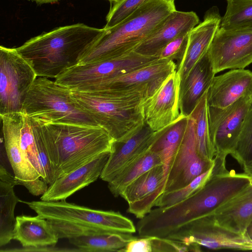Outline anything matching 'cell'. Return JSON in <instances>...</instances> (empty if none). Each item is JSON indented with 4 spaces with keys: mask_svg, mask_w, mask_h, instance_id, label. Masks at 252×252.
Wrapping results in <instances>:
<instances>
[{
    "mask_svg": "<svg viewBox=\"0 0 252 252\" xmlns=\"http://www.w3.org/2000/svg\"><path fill=\"white\" fill-rule=\"evenodd\" d=\"M151 237L152 252L201 251V246L196 244L188 245L181 241L167 238Z\"/></svg>",
    "mask_w": 252,
    "mask_h": 252,
    "instance_id": "cell-37",
    "label": "cell"
},
{
    "mask_svg": "<svg viewBox=\"0 0 252 252\" xmlns=\"http://www.w3.org/2000/svg\"><path fill=\"white\" fill-rule=\"evenodd\" d=\"M110 153H105L92 161L57 179L49 185L40 200L46 201L65 200L66 198L100 177Z\"/></svg>",
    "mask_w": 252,
    "mask_h": 252,
    "instance_id": "cell-20",
    "label": "cell"
},
{
    "mask_svg": "<svg viewBox=\"0 0 252 252\" xmlns=\"http://www.w3.org/2000/svg\"><path fill=\"white\" fill-rule=\"evenodd\" d=\"M215 74L207 52L180 83L179 104L181 114L189 116L191 114L209 88Z\"/></svg>",
    "mask_w": 252,
    "mask_h": 252,
    "instance_id": "cell-23",
    "label": "cell"
},
{
    "mask_svg": "<svg viewBox=\"0 0 252 252\" xmlns=\"http://www.w3.org/2000/svg\"><path fill=\"white\" fill-rule=\"evenodd\" d=\"M109 0L111 2H117V1H119L122 0Z\"/></svg>",
    "mask_w": 252,
    "mask_h": 252,
    "instance_id": "cell-42",
    "label": "cell"
},
{
    "mask_svg": "<svg viewBox=\"0 0 252 252\" xmlns=\"http://www.w3.org/2000/svg\"><path fill=\"white\" fill-rule=\"evenodd\" d=\"M244 172L252 178V161L246 164L243 168Z\"/></svg>",
    "mask_w": 252,
    "mask_h": 252,
    "instance_id": "cell-39",
    "label": "cell"
},
{
    "mask_svg": "<svg viewBox=\"0 0 252 252\" xmlns=\"http://www.w3.org/2000/svg\"><path fill=\"white\" fill-rule=\"evenodd\" d=\"M252 103L251 94L242 97L223 108L208 106L210 137L215 157L226 158L233 153Z\"/></svg>",
    "mask_w": 252,
    "mask_h": 252,
    "instance_id": "cell-10",
    "label": "cell"
},
{
    "mask_svg": "<svg viewBox=\"0 0 252 252\" xmlns=\"http://www.w3.org/2000/svg\"><path fill=\"white\" fill-rule=\"evenodd\" d=\"M252 154V103L244 119L237 145L230 155L243 168Z\"/></svg>",
    "mask_w": 252,
    "mask_h": 252,
    "instance_id": "cell-33",
    "label": "cell"
},
{
    "mask_svg": "<svg viewBox=\"0 0 252 252\" xmlns=\"http://www.w3.org/2000/svg\"><path fill=\"white\" fill-rule=\"evenodd\" d=\"M37 76L15 48L0 47V115L22 112Z\"/></svg>",
    "mask_w": 252,
    "mask_h": 252,
    "instance_id": "cell-8",
    "label": "cell"
},
{
    "mask_svg": "<svg viewBox=\"0 0 252 252\" xmlns=\"http://www.w3.org/2000/svg\"><path fill=\"white\" fill-rule=\"evenodd\" d=\"M158 59L134 51L123 56L82 64L63 72L55 82L71 90L91 91L106 81L156 62Z\"/></svg>",
    "mask_w": 252,
    "mask_h": 252,
    "instance_id": "cell-7",
    "label": "cell"
},
{
    "mask_svg": "<svg viewBox=\"0 0 252 252\" xmlns=\"http://www.w3.org/2000/svg\"><path fill=\"white\" fill-rule=\"evenodd\" d=\"M17 185L14 176L1 164L0 166V246H5L13 239L16 222L14 210L20 201L14 187Z\"/></svg>",
    "mask_w": 252,
    "mask_h": 252,
    "instance_id": "cell-25",
    "label": "cell"
},
{
    "mask_svg": "<svg viewBox=\"0 0 252 252\" xmlns=\"http://www.w3.org/2000/svg\"><path fill=\"white\" fill-rule=\"evenodd\" d=\"M169 0L174 1L175 0Z\"/></svg>",
    "mask_w": 252,
    "mask_h": 252,
    "instance_id": "cell-45",
    "label": "cell"
},
{
    "mask_svg": "<svg viewBox=\"0 0 252 252\" xmlns=\"http://www.w3.org/2000/svg\"><path fill=\"white\" fill-rule=\"evenodd\" d=\"M135 237L130 233H105L68 239L79 252H124L127 244Z\"/></svg>",
    "mask_w": 252,
    "mask_h": 252,
    "instance_id": "cell-28",
    "label": "cell"
},
{
    "mask_svg": "<svg viewBox=\"0 0 252 252\" xmlns=\"http://www.w3.org/2000/svg\"><path fill=\"white\" fill-rule=\"evenodd\" d=\"M207 90L204 93L189 116L193 120L195 143L198 154L204 159L213 162L215 158V152L209 134Z\"/></svg>",
    "mask_w": 252,
    "mask_h": 252,
    "instance_id": "cell-29",
    "label": "cell"
},
{
    "mask_svg": "<svg viewBox=\"0 0 252 252\" xmlns=\"http://www.w3.org/2000/svg\"><path fill=\"white\" fill-rule=\"evenodd\" d=\"M252 94V72L234 69L215 76L207 90L208 106L223 108Z\"/></svg>",
    "mask_w": 252,
    "mask_h": 252,
    "instance_id": "cell-21",
    "label": "cell"
},
{
    "mask_svg": "<svg viewBox=\"0 0 252 252\" xmlns=\"http://www.w3.org/2000/svg\"><path fill=\"white\" fill-rule=\"evenodd\" d=\"M105 30L78 23L60 27L35 36L16 48L37 77L56 78L77 64L79 58Z\"/></svg>",
    "mask_w": 252,
    "mask_h": 252,
    "instance_id": "cell-1",
    "label": "cell"
},
{
    "mask_svg": "<svg viewBox=\"0 0 252 252\" xmlns=\"http://www.w3.org/2000/svg\"><path fill=\"white\" fill-rule=\"evenodd\" d=\"M221 18L218 7L213 6L206 12L203 21L190 32L184 55L176 68L180 77V83L186 79L194 65L207 53L220 27Z\"/></svg>",
    "mask_w": 252,
    "mask_h": 252,
    "instance_id": "cell-17",
    "label": "cell"
},
{
    "mask_svg": "<svg viewBox=\"0 0 252 252\" xmlns=\"http://www.w3.org/2000/svg\"><path fill=\"white\" fill-rule=\"evenodd\" d=\"M251 184H252V180H251Z\"/></svg>",
    "mask_w": 252,
    "mask_h": 252,
    "instance_id": "cell-44",
    "label": "cell"
},
{
    "mask_svg": "<svg viewBox=\"0 0 252 252\" xmlns=\"http://www.w3.org/2000/svg\"><path fill=\"white\" fill-rule=\"evenodd\" d=\"M174 1L148 0L108 30L79 59L77 64L119 57L133 52L173 11Z\"/></svg>",
    "mask_w": 252,
    "mask_h": 252,
    "instance_id": "cell-4",
    "label": "cell"
},
{
    "mask_svg": "<svg viewBox=\"0 0 252 252\" xmlns=\"http://www.w3.org/2000/svg\"><path fill=\"white\" fill-rule=\"evenodd\" d=\"M166 238L212 250L252 251V240L247 234L219 226L208 215L184 225Z\"/></svg>",
    "mask_w": 252,
    "mask_h": 252,
    "instance_id": "cell-11",
    "label": "cell"
},
{
    "mask_svg": "<svg viewBox=\"0 0 252 252\" xmlns=\"http://www.w3.org/2000/svg\"><path fill=\"white\" fill-rule=\"evenodd\" d=\"M0 116L4 147L17 185L24 186L33 195H42L49 185L27 159L21 145L23 113H13Z\"/></svg>",
    "mask_w": 252,
    "mask_h": 252,
    "instance_id": "cell-9",
    "label": "cell"
},
{
    "mask_svg": "<svg viewBox=\"0 0 252 252\" xmlns=\"http://www.w3.org/2000/svg\"><path fill=\"white\" fill-rule=\"evenodd\" d=\"M246 234L252 240V222L249 227Z\"/></svg>",
    "mask_w": 252,
    "mask_h": 252,
    "instance_id": "cell-41",
    "label": "cell"
},
{
    "mask_svg": "<svg viewBox=\"0 0 252 252\" xmlns=\"http://www.w3.org/2000/svg\"><path fill=\"white\" fill-rule=\"evenodd\" d=\"M21 145L27 159L41 177L42 169L32 124L30 119L25 114L21 129Z\"/></svg>",
    "mask_w": 252,
    "mask_h": 252,
    "instance_id": "cell-34",
    "label": "cell"
},
{
    "mask_svg": "<svg viewBox=\"0 0 252 252\" xmlns=\"http://www.w3.org/2000/svg\"><path fill=\"white\" fill-rule=\"evenodd\" d=\"M70 90L72 98L115 141L129 138L145 124L141 109L144 94L139 90Z\"/></svg>",
    "mask_w": 252,
    "mask_h": 252,
    "instance_id": "cell-3",
    "label": "cell"
},
{
    "mask_svg": "<svg viewBox=\"0 0 252 252\" xmlns=\"http://www.w3.org/2000/svg\"><path fill=\"white\" fill-rule=\"evenodd\" d=\"M190 32H184L169 42L161 50L158 58L159 60L176 61L177 66L182 61L189 40Z\"/></svg>",
    "mask_w": 252,
    "mask_h": 252,
    "instance_id": "cell-36",
    "label": "cell"
},
{
    "mask_svg": "<svg viewBox=\"0 0 252 252\" xmlns=\"http://www.w3.org/2000/svg\"><path fill=\"white\" fill-rule=\"evenodd\" d=\"M189 117L184 138L166 176L164 192L177 190L187 185L208 170L215 162V159L213 162L204 159L198 154L193 120L190 116Z\"/></svg>",
    "mask_w": 252,
    "mask_h": 252,
    "instance_id": "cell-14",
    "label": "cell"
},
{
    "mask_svg": "<svg viewBox=\"0 0 252 252\" xmlns=\"http://www.w3.org/2000/svg\"><path fill=\"white\" fill-rule=\"evenodd\" d=\"M166 176L163 165L146 171L126 186L120 195L128 203V212L141 219L155 207L163 193Z\"/></svg>",
    "mask_w": 252,
    "mask_h": 252,
    "instance_id": "cell-15",
    "label": "cell"
},
{
    "mask_svg": "<svg viewBox=\"0 0 252 252\" xmlns=\"http://www.w3.org/2000/svg\"><path fill=\"white\" fill-rule=\"evenodd\" d=\"M25 203L50 222L59 239L105 233L132 234L136 231L132 221L118 212L93 209L65 200Z\"/></svg>",
    "mask_w": 252,
    "mask_h": 252,
    "instance_id": "cell-5",
    "label": "cell"
},
{
    "mask_svg": "<svg viewBox=\"0 0 252 252\" xmlns=\"http://www.w3.org/2000/svg\"><path fill=\"white\" fill-rule=\"evenodd\" d=\"M157 135L145 123L129 138L114 141L112 150L100 178L110 182L124 167L147 151Z\"/></svg>",
    "mask_w": 252,
    "mask_h": 252,
    "instance_id": "cell-19",
    "label": "cell"
},
{
    "mask_svg": "<svg viewBox=\"0 0 252 252\" xmlns=\"http://www.w3.org/2000/svg\"><path fill=\"white\" fill-rule=\"evenodd\" d=\"M29 119L32 124L42 169L41 178L48 185H50L55 181V176L43 131L42 125L32 119Z\"/></svg>",
    "mask_w": 252,
    "mask_h": 252,
    "instance_id": "cell-32",
    "label": "cell"
},
{
    "mask_svg": "<svg viewBox=\"0 0 252 252\" xmlns=\"http://www.w3.org/2000/svg\"><path fill=\"white\" fill-rule=\"evenodd\" d=\"M225 14L220 28L224 30L252 29V0H226Z\"/></svg>",
    "mask_w": 252,
    "mask_h": 252,
    "instance_id": "cell-30",
    "label": "cell"
},
{
    "mask_svg": "<svg viewBox=\"0 0 252 252\" xmlns=\"http://www.w3.org/2000/svg\"><path fill=\"white\" fill-rule=\"evenodd\" d=\"M176 68L175 62L158 59L153 63L111 79L91 91L137 89L143 92L146 98L152 95Z\"/></svg>",
    "mask_w": 252,
    "mask_h": 252,
    "instance_id": "cell-16",
    "label": "cell"
},
{
    "mask_svg": "<svg viewBox=\"0 0 252 252\" xmlns=\"http://www.w3.org/2000/svg\"><path fill=\"white\" fill-rule=\"evenodd\" d=\"M199 22V18L194 12L176 10L171 13L133 51L143 56L158 58L166 45L181 33L190 32Z\"/></svg>",
    "mask_w": 252,
    "mask_h": 252,
    "instance_id": "cell-18",
    "label": "cell"
},
{
    "mask_svg": "<svg viewBox=\"0 0 252 252\" xmlns=\"http://www.w3.org/2000/svg\"><path fill=\"white\" fill-rule=\"evenodd\" d=\"M38 4L53 3L60 0H32Z\"/></svg>",
    "mask_w": 252,
    "mask_h": 252,
    "instance_id": "cell-40",
    "label": "cell"
},
{
    "mask_svg": "<svg viewBox=\"0 0 252 252\" xmlns=\"http://www.w3.org/2000/svg\"><path fill=\"white\" fill-rule=\"evenodd\" d=\"M251 161H252V155L251 156V157H250V160H249V162L247 164H248V163L250 162Z\"/></svg>",
    "mask_w": 252,
    "mask_h": 252,
    "instance_id": "cell-43",
    "label": "cell"
},
{
    "mask_svg": "<svg viewBox=\"0 0 252 252\" xmlns=\"http://www.w3.org/2000/svg\"><path fill=\"white\" fill-rule=\"evenodd\" d=\"M22 112L42 125L98 126L72 98L70 89L44 77H37L33 82Z\"/></svg>",
    "mask_w": 252,
    "mask_h": 252,
    "instance_id": "cell-6",
    "label": "cell"
},
{
    "mask_svg": "<svg viewBox=\"0 0 252 252\" xmlns=\"http://www.w3.org/2000/svg\"><path fill=\"white\" fill-rule=\"evenodd\" d=\"M181 79L176 70L169 75L150 96L143 98L141 109L145 123L154 131L164 128L179 120Z\"/></svg>",
    "mask_w": 252,
    "mask_h": 252,
    "instance_id": "cell-13",
    "label": "cell"
},
{
    "mask_svg": "<svg viewBox=\"0 0 252 252\" xmlns=\"http://www.w3.org/2000/svg\"><path fill=\"white\" fill-rule=\"evenodd\" d=\"M214 164L215 162L208 170L196 177L184 187L162 193L156 201L155 207H168L189 197L202 188L210 179L213 173Z\"/></svg>",
    "mask_w": 252,
    "mask_h": 252,
    "instance_id": "cell-31",
    "label": "cell"
},
{
    "mask_svg": "<svg viewBox=\"0 0 252 252\" xmlns=\"http://www.w3.org/2000/svg\"><path fill=\"white\" fill-rule=\"evenodd\" d=\"M42 128L55 180L111 153L115 141L99 126L53 124Z\"/></svg>",
    "mask_w": 252,
    "mask_h": 252,
    "instance_id": "cell-2",
    "label": "cell"
},
{
    "mask_svg": "<svg viewBox=\"0 0 252 252\" xmlns=\"http://www.w3.org/2000/svg\"><path fill=\"white\" fill-rule=\"evenodd\" d=\"M148 0H122L111 2L110 9L106 16V24L104 28L108 30L116 26Z\"/></svg>",
    "mask_w": 252,
    "mask_h": 252,
    "instance_id": "cell-35",
    "label": "cell"
},
{
    "mask_svg": "<svg viewBox=\"0 0 252 252\" xmlns=\"http://www.w3.org/2000/svg\"><path fill=\"white\" fill-rule=\"evenodd\" d=\"M162 165L158 156L148 149L124 167L108 183V187L115 197L129 184L151 168Z\"/></svg>",
    "mask_w": 252,
    "mask_h": 252,
    "instance_id": "cell-27",
    "label": "cell"
},
{
    "mask_svg": "<svg viewBox=\"0 0 252 252\" xmlns=\"http://www.w3.org/2000/svg\"><path fill=\"white\" fill-rule=\"evenodd\" d=\"M59 239L50 222L38 215L16 217L13 239L24 248L54 247Z\"/></svg>",
    "mask_w": 252,
    "mask_h": 252,
    "instance_id": "cell-24",
    "label": "cell"
},
{
    "mask_svg": "<svg viewBox=\"0 0 252 252\" xmlns=\"http://www.w3.org/2000/svg\"><path fill=\"white\" fill-rule=\"evenodd\" d=\"M207 55L215 74L227 69H244L252 63V29L219 27Z\"/></svg>",
    "mask_w": 252,
    "mask_h": 252,
    "instance_id": "cell-12",
    "label": "cell"
},
{
    "mask_svg": "<svg viewBox=\"0 0 252 252\" xmlns=\"http://www.w3.org/2000/svg\"><path fill=\"white\" fill-rule=\"evenodd\" d=\"M189 119V116L183 115L175 123L157 131V136L149 149L160 158L166 176L184 138Z\"/></svg>",
    "mask_w": 252,
    "mask_h": 252,
    "instance_id": "cell-26",
    "label": "cell"
},
{
    "mask_svg": "<svg viewBox=\"0 0 252 252\" xmlns=\"http://www.w3.org/2000/svg\"><path fill=\"white\" fill-rule=\"evenodd\" d=\"M125 252H152L151 237H135L130 241L124 249Z\"/></svg>",
    "mask_w": 252,
    "mask_h": 252,
    "instance_id": "cell-38",
    "label": "cell"
},
{
    "mask_svg": "<svg viewBox=\"0 0 252 252\" xmlns=\"http://www.w3.org/2000/svg\"><path fill=\"white\" fill-rule=\"evenodd\" d=\"M208 215L219 226L238 234H247L252 222V184L223 202Z\"/></svg>",
    "mask_w": 252,
    "mask_h": 252,
    "instance_id": "cell-22",
    "label": "cell"
}]
</instances>
